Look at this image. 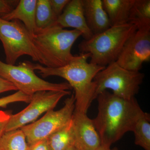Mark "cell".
Segmentation results:
<instances>
[{"label":"cell","instance_id":"obj_1","mask_svg":"<svg viewBox=\"0 0 150 150\" xmlns=\"http://www.w3.org/2000/svg\"><path fill=\"white\" fill-rule=\"evenodd\" d=\"M98 113L93 121L101 145L111 147L127 132L132 131L137 120L144 113L135 98H121L105 91L96 98Z\"/></svg>","mask_w":150,"mask_h":150},{"label":"cell","instance_id":"obj_2","mask_svg":"<svg viewBox=\"0 0 150 150\" xmlns=\"http://www.w3.org/2000/svg\"><path fill=\"white\" fill-rule=\"evenodd\" d=\"M89 54H80L74 57L67 65L57 68L43 67L34 64L35 70L41 76L60 77L66 80L74 91L75 110L87 113L95 98V77L105 67L88 62Z\"/></svg>","mask_w":150,"mask_h":150},{"label":"cell","instance_id":"obj_3","mask_svg":"<svg viewBox=\"0 0 150 150\" xmlns=\"http://www.w3.org/2000/svg\"><path fill=\"white\" fill-rule=\"evenodd\" d=\"M81 33L55 24L35 33L33 41L41 54L44 67L57 68L67 65L74 58L72 47Z\"/></svg>","mask_w":150,"mask_h":150},{"label":"cell","instance_id":"obj_4","mask_svg":"<svg viewBox=\"0 0 150 150\" xmlns=\"http://www.w3.org/2000/svg\"><path fill=\"white\" fill-rule=\"evenodd\" d=\"M137 30L128 23L112 26L104 31L82 41L78 46L80 54H89L90 63L105 67L115 62L124 44Z\"/></svg>","mask_w":150,"mask_h":150},{"label":"cell","instance_id":"obj_5","mask_svg":"<svg viewBox=\"0 0 150 150\" xmlns=\"http://www.w3.org/2000/svg\"><path fill=\"white\" fill-rule=\"evenodd\" d=\"M144 74L129 71L114 62L97 74L93 79L95 84V98L100 93L110 89L116 96L130 100L139 93Z\"/></svg>","mask_w":150,"mask_h":150},{"label":"cell","instance_id":"obj_6","mask_svg":"<svg viewBox=\"0 0 150 150\" xmlns=\"http://www.w3.org/2000/svg\"><path fill=\"white\" fill-rule=\"evenodd\" d=\"M0 40L6 55V63L15 65L21 56L27 55L43 65L40 52L24 24L19 20L7 21L0 18Z\"/></svg>","mask_w":150,"mask_h":150},{"label":"cell","instance_id":"obj_7","mask_svg":"<svg viewBox=\"0 0 150 150\" xmlns=\"http://www.w3.org/2000/svg\"><path fill=\"white\" fill-rule=\"evenodd\" d=\"M34 64L28 61L18 66L8 64L0 60V77L13 84L18 91L31 96L40 91H63L71 89L67 82L53 83L35 74Z\"/></svg>","mask_w":150,"mask_h":150},{"label":"cell","instance_id":"obj_8","mask_svg":"<svg viewBox=\"0 0 150 150\" xmlns=\"http://www.w3.org/2000/svg\"><path fill=\"white\" fill-rule=\"evenodd\" d=\"M75 108V99L72 94L66 99L64 106L59 110H49L39 120L22 127L29 146L48 139L69 123Z\"/></svg>","mask_w":150,"mask_h":150},{"label":"cell","instance_id":"obj_9","mask_svg":"<svg viewBox=\"0 0 150 150\" xmlns=\"http://www.w3.org/2000/svg\"><path fill=\"white\" fill-rule=\"evenodd\" d=\"M71 92L40 91L31 96V100L27 107L20 112L11 115L6 132L16 129L36 121L44 112L54 109L64 97L70 95Z\"/></svg>","mask_w":150,"mask_h":150},{"label":"cell","instance_id":"obj_10","mask_svg":"<svg viewBox=\"0 0 150 150\" xmlns=\"http://www.w3.org/2000/svg\"><path fill=\"white\" fill-rule=\"evenodd\" d=\"M150 61V31L137 30L124 44L116 62L129 71H139Z\"/></svg>","mask_w":150,"mask_h":150},{"label":"cell","instance_id":"obj_11","mask_svg":"<svg viewBox=\"0 0 150 150\" xmlns=\"http://www.w3.org/2000/svg\"><path fill=\"white\" fill-rule=\"evenodd\" d=\"M72 120L75 147L79 150H94L101 145L93 120L86 113L74 110Z\"/></svg>","mask_w":150,"mask_h":150},{"label":"cell","instance_id":"obj_12","mask_svg":"<svg viewBox=\"0 0 150 150\" xmlns=\"http://www.w3.org/2000/svg\"><path fill=\"white\" fill-rule=\"evenodd\" d=\"M56 23L62 28H72L79 30L84 40L93 35L86 22L83 0H70L57 18Z\"/></svg>","mask_w":150,"mask_h":150},{"label":"cell","instance_id":"obj_13","mask_svg":"<svg viewBox=\"0 0 150 150\" xmlns=\"http://www.w3.org/2000/svg\"><path fill=\"white\" fill-rule=\"evenodd\" d=\"M83 2L86 22L93 35L111 27L102 0H83Z\"/></svg>","mask_w":150,"mask_h":150},{"label":"cell","instance_id":"obj_14","mask_svg":"<svg viewBox=\"0 0 150 150\" xmlns=\"http://www.w3.org/2000/svg\"><path fill=\"white\" fill-rule=\"evenodd\" d=\"M37 0H20L13 10L1 18L11 21L21 22L32 37L36 31L35 15Z\"/></svg>","mask_w":150,"mask_h":150},{"label":"cell","instance_id":"obj_15","mask_svg":"<svg viewBox=\"0 0 150 150\" xmlns=\"http://www.w3.org/2000/svg\"><path fill=\"white\" fill-rule=\"evenodd\" d=\"M111 26L129 23L130 11L135 0H102Z\"/></svg>","mask_w":150,"mask_h":150},{"label":"cell","instance_id":"obj_16","mask_svg":"<svg viewBox=\"0 0 150 150\" xmlns=\"http://www.w3.org/2000/svg\"><path fill=\"white\" fill-rule=\"evenodd\" d=\"M129 23L137 30L150 31V1L135 0L129 14Z\"/></svg>","mask_w":150,"mask_h":150},{"label":"cell","instance_id":"obj_17","mask_svg":"<svg viewBox=\"0 0 150 150\" xmlns=\"http://www.w3.org/2000/svg\"><path fill=\"white\" fill-rule=\"evenodd\" d=\"M47 139L51 150H67L74 146L72 120Z\"/></svg>","mask_w":150,"mask_h":150},{"label":"cell","instance_id":"obj_18","mask_svg":"<svg viewBox=\"0 0 150 150\" xmlns=\"http://www.w3.org/2000/svg\"><path fill=\"white\" fill-rule=\"evenodd\" d=\"M135 144L144 150H150V115L144 112L137 120L133 129Z\"/></svg>","mask_w":150,"mask_h":150},{"label":"cell","instance_id":"obj_19","mask_svg":"<svg viewBox=\"0 0 150 150\" xmlns=\"http://www.w3.org/2000/svg\"><path fill=\"white\" fill-rule=\"evenodd\" d=\"M56 20L49 0H37L35 15L36 32L56 24Z\"/></svg>","mask_w":150,"mask_h":150},{"label":"cell","instance_id":"obj_20","mask_svg":"<svg viewBox=\"0 0 150 150\" xmlns=\"http://www.w3.org/2000/svg\"><path fill=\"white\" fill-rule=\"evenodd\" d=\"M26 137L21 129L6 132L0 139V150H29Z\"/></svg>","mask_w":150,"mask_h":150},{"label":"cell","instance_id":"obj_21","mask_svg":"<svg viewBox=\"0 0 150 150\" xmlns=\"http://www.w3.org/2000/svg\"><path fill=\"white\" fill-rule=\"evenodd\" d=\"M31 98V96L18 91L12 94L0 98V107L5 108L8 105L14 103L22 102L29 103Z\"/></svg>","mask_w":150,"mask_h":150},{"label":"cell","instance_id":"obj_22","mask_svg":"<svg viewBox=\"0 0 150 150\" xmlns=\"http://www.w3.org/2000/svg\"><path fill=\"white\" fill-rule=\"evenodd\" d=\"M70 0H49L52 11L56 19L62 13ZM57 21V20H56Z\"/></svg>","mask_w":150,"mask_h":150},{"label":"cell","instance_id":"obj_23","mask_svg":"<svg viewBox=\"0 0 150 150\" xmlns=\"http://www.w3.org/2000/svg\"><path fill=\"white\" fill-rule=\"evenodd\" d=\"M17 0H0V18L12 11L18 4Z\"/></svg>","mask_w":150,"mask_h":150},{"label":"cell","instance_id":"obj_24","mask_svg":"<svg viewBox=\"0 0 150 150\" xmlns=\"http://www.w3.org/2000/svg\"><path fill=\"white\" fill-rule=\"evenodd\" d=\"M11 115L9 111L0 110V139L6 132V128Z\"/></svg>","mask_w":150,"mask_h":150},{"label":"cell","instance_id":"obj_25","mask_svg":"<svg viewBox=\"0 0 150 150\" xmlns=\"http://www.w3.org/2000/svg\"><path fill=\"white\" fill-rule=\"evenodd\" d=\"M12 91L18 90L12 83L0 77V94Z\"/></svg>","mask_w":150,"mask_h":150},{"label":"cell","instance_id":"obj_26","mask_svg":"<svg viewBox=\"0 0 150 150\" xmlns=\"http://www.w3.org/2000/svg\"><path fill=\"white\" fill-rule=\"evenodd\" d=\"M29 150H51L47 139L41 140L29 146Z\"/></svg>","mask_w":150,"mask_h":150},{"label":"cell","instance_id":"obj_27","mask_svg":"<svg viewBox=\"0 0 150 150\" xmlns=\"http://www.w3.org/2000/svg\"><path fill=\"white\" fill-rule=\"evenodd\" d=\"M94 150H118V149L117 147L111 148V147L100 145L98 148Z\"/></svg>","mask_w":150,"mask_h":150},{"label":"cell","instance_id":"obj_28","mask_svg":"<svg viewBox=\"0 0 150 150\" xmlns=\"http://www.w3.org/2000/svg\"><path fill=\"white\" fill-rule=\"evenodd\" d=\"M67 150H79L77 149L74 146H71L69 148H68Z\"/></svg>","mask_w":150,"mask_h":150}]
</instances>
